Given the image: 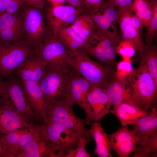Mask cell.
<instances>
[{"instance_id": "cell-1", "label": "cell", "mask_w": 157, "mask_h": 157, "mask_svg": "<svg viewBox=\"0 0 157 157\" xmlns=\"http://www.w3.org/2000/svg\"><path fill=\"white\" fill-rule=\"evenodd\" d=\"M126 78L132 103L146 112H150L156 107L157 87L146 65L140 62Z\"/></svg>"}, {"instance_id": "cell-2", "label": "cell", "mask_w": 157, "mask_h": 157, "mask_svg": "<svg viewBox=\"0 0 157 157\" xmlns=\"http://www.w3.org/2000/svg\"><path fill=\"white\" fill-rule=\"evenodd\" d=\"M68 63L92 86L103 89L115 75L112 66L102 65L93 60L79 49L72 51Z\"/></svg>"}, {"instance_id": "cell-3", "label": "cell", "mask_w": 157, "mask_h": 157, "mask_svg": "<svg viewBox=\"0 0 157 157\" xmlns=\"http://www.w3.org/2000/svg\"><path fill=\"white\" fill-rule=\"evenodd\" d=\"M18 13L26 43L36 48L52 35L47 25L43 9L24 3Z\"/></svg>"}, {"instance_id": "cell-4", "label": "cell", "mask_w": 157, "mask_h": 157, "mask_svg": "<svg viewBox=\"0 0 157 157\" xmlns=\"http://www.w3.org/2000/svg\"><path fill=\"white\" fill-rule=\"evenodd\" d=\"M73 106L66 99L47 104L45 110L47 122L61 124L80 135L92 139V136L85 127V119L75 115Z\"/></svg>"}, {"instance_id": "cell-5", "label": "cell", "mask_w": 157, "mask_h": 157, "mask_svg": "<svg viewBox=\"0 0 157 157\" xmlns=\"http://www.w3.org/2000/svg\"><path fill=\"white\" fill-rule=\"evenodd\" d=\"M41 128L55 157H67L68 153L76 147L80 135L63 125L47 122Z\"/></svg>"}, {"instance_id": "cell-6", "label": "cell", "mask_w": 157, "mask_h": 157, "mask_svg": "<svg viewBox=\"0 0 157 157\" xmlns=\"http://www.w3.org/2000/svg\"><path fill=\"white\" fill-rule=\"evenodd\" d=\"M72 51L52 35L35 48L34 54L46 66L69 69L68 61Z\"/></svg>"}, {"instance_id": "cell-7", "label": "cell", "mask_w": 157, "mask_h": 157, "mask_svg": "<svg viewBox=\"0 0 157 157\" xmlns=\"http://www.w3.org/2000/svg\"><path fill=\"white\" fill-rule=\"evenodd\" d=\"M35 48L24 42L13 43L0 40L1 76H10L23 61L34 54Z\"/></svg>"}, {"instance_id": "cell-8", "label": "cell", "mask_w": 157, "mask_h": 157, "mask_svg": "<svg viewBox=\"0 0 157 157\" xmlns=\"http://www.w3.org/2000/svg\"><path fill=\"white\" fill-rule=\"evenodd\" d=\"M70 69L46 66L45 73L39 83L47 104L53 101L66 99L67 83Z\"/></svg>"}, {"instance_id": "cell-9", "label": "cell", "mask_w": 157, "mask_h": 157, "mask_svg": "<svg viewBox=\"0 0 157 157\" xmlns=\"http://www.w3.org/2000/svg\"><path fill=\"white\" fill-rule=\"evenodd\" d=\"M4 82V105L8 106L28 120L36 117L26 96L21 82L11 75Z\"/></svg>"}, {"instance_id": "cell-10", "label": "cell", "mask_w": 157, "mask_h": 157, "mask_svg": "<svg viewBox=\"0 0 157 157\" xmlns=\"http://www.w3.org/2000/svg\"><path fill=\"white\" fill-rule=\"evenodd\" d=\"M85 10L68 5L47 6L44 14L50 32L56 35L59 29L69 26Z\"/></svg>"}, {"instance_id": "cell-11", "label": "cell", "mask_w": 157, "mask_h": 157, "mask_svg": "<svg viewBox=\"0 0 157 157\" xmlns=\"http://www.w3.org/2000/svg\"><path fill=\"white\" fill-rule=\"evenodd\" d=\"M84 12L91 17L98 30L106 34L119 35L117 27L118 9L109 0L85 9Z\"/></svg>"}, {"instance_id": "cell-12", "label": "cell", "mask_w": 157, "mask_h": 157, "mask_svg": "<svg viewBox=\"0 0 157 157\" xmlns=\"http://www.w3.org/2000/svg\"><path fill=\"white\" fill-rule=\"evenodd\" d=\"M92 86L77 71L71 68L67 83L66 99L73 105L79 106L85 115L87 111V95Z\"/></svg>"}, {"instance_id": "cell-13", "label": "cell", "mask_w": 157, "mask_h": 157, "mask_svg": "<svg viewBox=\"0 0 157 157\" xmlns=\"http://www.w3.org/2000/svg\"><path fill=\"white\" fill-rule=\"evenodd\" d=\"M87 111L84 119L86 124L99 121L110 113L111 107L102 88L92 86L87 94Z\"/></svg>"}, {"instance_id": "cell-14", "label": "cell", "mask_w": 157, "mask_h": 157, "mask_svg": "<svg viewBox=\"0 0 157 157\" xmlns=\"http://www.w3.org/2000/svg\"><path fill=\"white\" fill-rule=\"evenodd\" d=\"M108 136L110 149L118 157H129L135 151L138 139L132 130L122 127Z\"/></svg>"}, {"instance_id": "cell-15", "label": "cell", "mask_w": 157, "mask_h": 157, "mask_svg": "<svg viewBox=\"0 0 157 157\" xmlns=\"http://www.w3.org/2000/svg\"><path fill=\"white\" fill-rule=\"evenodd\" d=\"M132 12L129 8L118 9L117 22L119 28L120 41L127 40L132 43L139 53L143 47L144 42L142 35L138 33L132 25L131 18Z\"/></svg>"}, {"instance_id": "cell-16", "label": "cell", "mask_w": 157, "mask_h": 157, "mask_svg": "<svg viewBox=\"0 0 157 157\" xmlns=\"http://www.w3.org/2000/svg\"><path fill=\"white\" fill-rule=\"evenodd\" d=\"M21 81L26 96L35 116L46 123L45 110L47 104L39 82Z\"/></svg>"}, {"instance_id": "cell-17", "label": "cell", "mask_w": 157, "mask_h": 157, "mask_svg": "<svg viewBox=\"0 0 157 157\" xmlns=\"http://www.w3.org/2000/svg\"><path fill=\"white\" fill-rule=\"evenodd\" d=\"M46 68V66L33 54L23 61L13 73L21 81L39 82L45 73Z\"/></svg>"}, {"instance_id": "cell-18", "label": "cell", "mask_w": 157, "mask_h": 157, "mask_svg": "<svg viewBox=\"0 0 157 157\" xmlns=\"http://www.w3.org/2000/svg\"><path fill=\"white\" fill-rule=\"evenodd\" d=\"M27 119L9 106H0V134H5L31 126Z\"/></svg>"}, {"instance_id": "cell-19", "label": "cell", "mask_w": 157, "mask_h": 157, "mask_svg": "<svg viewBox=\"0 0 157 157\" xmlns=\"http://www.w3.org/2000/svg\"><path fill=\"white\" fill-rule=\"evenodd\" d=\"M15 157H55V155L49 142L41 129L38 135L26 145L18 150Z\"/></svg>"}, {"instance_id": "cell-20", "label": "cell", "mask_w": 157, "mask_h": 157, "mask_svg": "<svg viewBox=\"0 0 157 157\" xmlns=\"http://www.w3.org/2000/svg\"><path fill=\"white\" fill-rule=\"evenodd\" d=\"M103 89L106 94L108 103L111 107L125 102L132 103L130 91L126 78L119 79L115 75Z\"/></svg>"}, {"instance_id": "cell-21", "label": "cell", "mask_w": 157, "mask_h": 157, "mask_svg": "<svg viewBox=\"0 0 157 157\" xmlns=\"http://www.w3.org/2000/svg\"><path fill=\"white\" fill-rule=\"evenodd\" d=\"M150 112H146L132 103L125 102L113 106L110 113L117 118L122 127H126Z\"/></svg>"}, {"instance_id": "cell-22", "label": "cell", "mask_w": 157, "mask_h": 157, "mask_svg": "<svg viewBox=\"0 0 157 157\" xmlns=\"http://www.w3.org/2000/svg\"><path fill=\"white\" fill-rule=\"evenodd\" d=\"M131 126L133 128L132 130L138 139V144L144 143L157 132L156 108H152L149 114L140 118Z\"/></svg>"}, {"instance_id": "cell-23", "label": "cell", "mask_w": 157, "mask_h": 157, "mask_svg": "<svg viewBox=\"0 0 157 157\" xmlns=\"http://www.w3.org/2000/svg\"><path fill=\"white\" fill-rule=\"evenodd\" d=\"M89 131L93 137L96 144L94 154L99 157H112L108 134L104 131L99 121L90 124Z\"/></svg>"}, {"instance_id": "cell-24", "label": "cell", "mask_w": 157, "mask_h": 157, "mask_svg": "<svg viewBox=\"0 0 157 157\" xmlns=\"http://www.w3.org/2000/svg\"><path fill=\"white\" fill-rule=\"evenodd\" d=\"M69 26L84 40L86 46L94 38L98 31L92 19L84 11Z\"/></svg>"}, {"instance_id": "cell-25", "label": "cell", "mask_w": 157, "mask_h": 157, "mask_svg": "<svg viewBox=\"0 0 157 157\" xmlns=\"http://www.w3.org/2000/svg\"><path fill=\"white\" fill-rule=\"evenodd\" d=\"M139 53L140 62L146 65L157 87V47L156 44L153 41L145 42Z\"/></svg>"}, {"instance_id": "cell-26", "label": "cell", "mask_w": 157, "mask_h": 157, "mask_svg": "<svg viewBox=\"0 0 157 157\" xmlns=\"http://www.w3.org/2000/svg\"><path fill=\"white\" fill-rule=\"evenodd\" d=\"M56 36L72 51L84 48L87 46L78 34L69 26L59 29Z\"/></svg>"}, {"instance_id": "cell-27", "label": "cell", "mask_w": 157, "mask_h": 157, "mask_svg": "<svg viewBox=\"0 0 157 157\" xmlns=\"http://www.w3.org/2000/svg\"><path fill=\"white\" fill-rule=\"evenodd\" d=\"M130 8L144 26L146 27L149 23L152 15L151 7L148 1L133 0Z\"/></svg>"}, {"instance_id": "cell-28", "label": "cell", "mask_w": 157, "mask_h": 157, "mask_svg": "<svg viewBox=\"0 0 157 157\" xmlns=\"http://www.w3.org/2000/svg\"><path fill=\"white\" fill-rule=\"evenodd\" d=\"M157 132L152 135L143 143L138 145L132 157H157Z\"/></svg>"}, {"instance_id": "cell-29", "label": "cell", "mask_w": 157, "mask_h": 157, "mask_svg": "<svg viewBox=\"0 0 157 157\" xmlns=\"http://www.w3.org/2000/svg\"><path fill=\"white\" fill-rule=\"evenodd\" d=\"M97 38L106 54L109 65L112 66L116 61L117 53L116 48L118 44L108 36L98 30L97 33Z\"/></svg>"}, {"instance_id": "cell-30", "label": "cell", "mask_w": 157, "mask_h": 157, "mask_svg": "<svg viewBox=\"0 0 157 157\" xmlns=\"http://www.w3.org/2000/svg\"><path fill=\"white\" fill-rule=\"evenodd\" d=\"M79 49L89 57L94 58L105 65H110L106 54L97 38V33L94 38L88 45Z\"/></svg>"}, {"instance_id": "cell-31", "label": "cell", "mask_w": 157, "mask_h": 157, "mask_svg": "<svg viewBox=\"0 0 157 157\" xmlns=\"http://www.w3.org/2000/svg\"><path fill=\"white\" fill-rule=\"evenodd\" d=\"M148 1L151 7L152 15L149 24L145 27V41L147 42L153 41L157 30V0H149Z\"/></svg>"}, {"instance_id": "cell-32", "label": "cell", "mask_w": 157, "mask_h": 157, "mask_svg": "<svg viewBox=\"0 0 157 157\" xmlns=\"http://www.w3.org/2000/svg\"><path fill=\"white\" fill-rule=\"evenodd\" d=\"M136 51L134 44L127 40H121L116 48L117 53L122 57L123 60L132 62L131 58L135 54Z\"/></svg>"}, {"instance_id": "cell-33", "label": "cell", "mask_w": 157, "mask_h": 157, "mask_svg": "<svg viewBox=\"0 0 157 157\" xmlns=\"http://www.w3.org/2000/svg\"><path fill=\"white\" fill-rule=\"evenodd\" d=\"M20 24L21 18L18 12L10 14L5 12L0 14V32Z\"/></svg>"}, {"instance_id": "cell-34", "label": "cell", "mask_w": 157, "mask_h": 157, "mask_svg": "<svg viewBox=\"0 0 157 157\" xmlns=\"http://www.w3.org/2000/svg\"><path fill=\"white\" fill-rule=\"evenodd\" d=\"M91 139L86 137L80 135L76 147L68 153L67 157H90V155L87 151L85 147L87 143Z\"/></svg>"}, {"instance_id": "cell-35", "label": "cell", "mask_w": 157, "mask_h": 157, "mask_svg": "<svg viewBox=\"0 0 157 157\" xmlns=\"http://www.w3.org/2000/svg\"><path fill=\"white\" fill-rule=\"evenodd\" d=\"M116 70L115 76L119 79H126L133 71L132 62L123 60L116 63Z\"/></svg>"}, {"instance_id": "cell-36", "label": "cell", "mask_w": 157, "mask_h": 157, "mask_svg": "<svg viewBox=\"0 0 157 157\" xmlns=\"http://www.w3.org/2000/svg\"><path fill=\"white\" fill-rule=\"evenodd\" d=\"M24 3L23 0H10L6 12L10 14L17 13Z\"/></svg>"}, {"instance_id": "cell-37", "label": "cell", "mask_w": 157, "mask_h": 157, "mask_svg": "<svg viewBox=\"0 0 157 157\" xmlns=\"http://www.w3.org/2000/svg\"><path fill=\"white\" fill-rule=\"evenodd\" d=\"M131 18L134 27L138 33L142 35V32L144 26L140 20L133 12L131 13Z\"/></svg>"}, {"instance_id": "cell-38", "label": "cell", "mask_w": 157, "mask_h": 157, "mask_svg": "<svg viewBox=\"0 0 157 157\" xmlns=\"http://www.w3.org/2000/svg\"><path fill=\"white\" fill-rule=\"evenodd\" d=\"M111 1L118 9L125 7L130 8L133 0H109Z\"/></svg>"}, {"instance_id": "cell-39", "label": "cell", "mask_w": 157, "mask_h": 157, "mask_svg": "<svg viewBox=\"0 0 157 157\" xmlns=\"http://www.w3.org/2000/svg\"><path fill=\"white\" fill-rule=\"evenodd\" d=\"M24 3L43 9L45 6V0H23Z\"/></svg>"}, {"instance_id": "cell-40", "label": "cell", "mask_w": 157, "mask_h": 157, "mask_svg": "<svg viewBox=\"0 0 157 157\" xmlns=\"http://www.w3.org/2000/svg\"><path fill=\"white\" fill-rule=\"evenodd\" d=\"M103 0H84V5L85 9L96 6L103 1Z\"/></svg>"}, {"instance_id": "cell-41", "label": "cell", "mask_w": 157, "mask_h": 157, "mask_svg": "<svg viewBox=\"0 0 157 157\" xmlns=\"http://www.w3.org/2000/svg\"><path fill=\"white\" fill-rule=\"evenodd\" d=\"M68 5L78 8L85 9L84 0H65Z\"/></svg>"}, {"instance_id": "cell-42", "label": "cell", "mask_w": 157, "mask_h": 157, "mask_svg": "<svg viewBox=\"0 0 157 157\" xmlns=\"http://www.w3.org/2000/svg\"><path fill=\"white\" fill-rule=\"evenodd\" d=\"M10 0H0V14L6 12Z\"/></svg>"}, {"instance_id": "cell-43", "label": "cell", "mask_w": 157, "mask_h": 157, "mask_svg": "<svg viewBox=\"0 0 157 157\" xmlns=\"http://www.w3.org/2000/svg\"><path fill=\"white\" fill-rule=\"evenodd\" d=\"M52 6H58L65 5L66 2L65 0H45Z\"/></svg>"}, {"instance_id": "cell-44", "label": "cell", "mask_w": 157, "mask_h": 157, "mask_svg": "<svg viewBox=\"0 0 157 157\" xmlns=\"http://www.w3.org/2000/svg\"><path fill=\"white\" fill-rule=\"evenodd\" d=\"M4 82L1 80V76L0 70V96L3 97L4 94Z\"/></svg>"}, {"instance_id": "cell-45", "label": "cell", "mask_w": 157, "mask_h": 157, "mask_svg": "<svg viewBox=\"0 0 157 157\" xmlns=\"http://www.w3.org/2000/svg\"><path fill=\"white\" fill-rule=\"evenodd\" d=\"M1 134H0V157L2 156L3 153V144L1 140Z\"/></svg>"}, {"instance_id": "cell-46", "label": "cell", "mask_w": 157, "mask_h": 157, "mask_svg": "<svg viewBox=\"0 0 157 157\" xmlns=\"http://www.w3.org/2000/svg\"><path fill=\"white\" fill-rule=\"evenodd\" d=\"M3 97L0 96V106L3 105Z\"/></svg>"}]
</instances>
